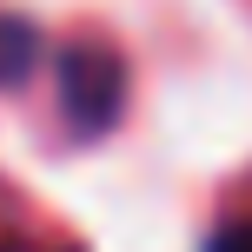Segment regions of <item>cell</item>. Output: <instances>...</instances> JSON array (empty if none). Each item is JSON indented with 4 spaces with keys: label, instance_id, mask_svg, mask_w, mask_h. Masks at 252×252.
Returning a JSON list of instances; mask_svg holds the SVG:
<instances>
[{
    "label": "cell",
    "instance_id": "6da1fadb",
    "mask_svg": "<svg viewBox=\"0 0 252 252\" xmlns=\"http://www.w3.org/2000/svg\"><path fill=\"white\" fill-rule=\"evenodd\" d=\"M60 73V113L73 126V139H106L126 113V60L100 40H80L53 60Z\"/></svg>",
    "mask_w": 252,
    "mask_h": 252
},
{
    "label": "cell",
    "instance_id": "7a4b0ae2",
    "mask_svg": "<svg viewBox=\"0 0 252 252\" xmlns=\"http://www.w3.org/2000/svg\"><path fill=\"white\" fill-rule=\"evenodd\" d=\"M40 27L27 13H0V87H27L40 66Z\"/></svg>",
    "mask_w": 252,
    "mask_h": 252
},
{
    "label": "cell",
    "instance_id": "3957f363",
    "mask_svg": "<svg viewBox=\"0 0 252 252\" xmlns=\"http://www.w3.org/2000/svg\"><path fill=\"white\" fill-rule=\"evenodd\" d=\"M199 252H252V219H226Z\"/></svg>",
    "mask_w": 252,
    "mask_h": 252
},
{
    "label": "cell",
    "instance_id": "277c9868",
    "mask_svg": "<svg viewBox=\"0 0 252 252\" xmlns=\"http://www.w3.org/2000/svg\"><path fill=\"white\" fill-rule=\"evenodd\" d=\"M0 252H40V246H20V239H7V246H0ZM66 252H73V246H66Z\"/></svg>",
    "mask_w": 252,
    "mask_h": 252
}]
</instances>
